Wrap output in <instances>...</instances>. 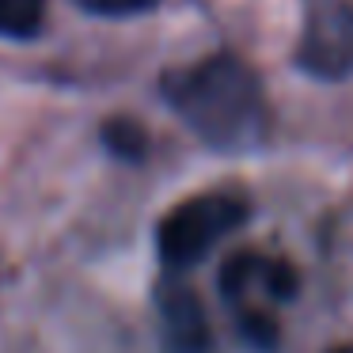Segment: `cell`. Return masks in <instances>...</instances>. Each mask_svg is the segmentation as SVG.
I'll list each match as a JSON object with an SVG mask.
<instances>
[{
    "instance_id": "obj_1",
    "label": "cell",
    "mask_w": 353,
    "mask_h": 353,
    "mask_svg": "<svg viewBox=\"0 0 353 353\" xmlns=\"http://www.w3.org/2000/svg\"><path fill=\"white\" fill-rule=\"evenodd\" d=\"M171 110L221 152H247L262 145L270 125L262 80L247 61L232 54H213L175 69L163 80Z\"/></svg>"
},
{
    "instance_id": "obj_2",
    "label": "cell",
    "mask_w": 353,
    "mask_h": 353,
    "mask_svg": "<svg viewBox=\"0 0 353 353\" xmlns=\"http://www.w3.org/2000/svg\"><path fill=\"white\" fill-rule=\"evenodd\" d=\"M247 221V201L239 194L216 190V194H198L175 205L156 228V247H160L163 266L190 270L201 262L228 232H236Z\"/></svg>"
},
{
    "instance_id": "obj_3",
    "label": "cell",
    "mask_w": 353,
    "mask_h": 353,
    "mask_svg": "<svg viewBox=\"0 0 353 353\" xmlns=\"http://www.w3.org/2000/svg\"><path fill=\"white\" fill-rule=\"evenodd\" d=\"M300 69L323 80L353 72V4L350 0H312L296 50Z\"/></svg>"
},
{
    "instance_id": "obj_4",
    "label": "cell",
    "mask_w": 353,
    "mask_h": 353,
    "mask_svg": "<svg viewBox=\"0 0 353 353\" xmlns=\"http://www.w3.org/2000/svg\"><path fill=\"white\" fill-rule=\"evenodd\" d=\"M156 307H160L163 353H213L209 315L190 285L163 281L160 296H156Z\"/></svg>"
},
{
    "instance_id": "obj_5",
    "label": "cell",
    "mask_w": 353,
    "mask_h": 353,
    "mask_svg": "<svg viewBox=\"0 0 353 353\" xmlns=\"http://www.w3.org/2000/svg\"><path fill=\"white\" fill-rule=\"evenodd\" d=\"M46 23V0H0V39H34Z\"/></svg>"
},
{
    "instance_id": "obj_6",
    "label": "cell",
    "mask_w": 353,
    "mask_h": 353,
    "mask_svg": "<svg viewBox=\"0 0 353 353\" xmlns=\"http://www.w3.org/2000/svg\"><path fill=\"white\" fill-rule=\"evenodd\" d=\"M103 141H107V148L114 156H122V160H141V156L148 152V133H145V125H137L133 118H110V122L103 125Z\"/></svg>"
},
{
    "instance_id": "obj_7",
    "label": "cell",
    "mask_w": 353,
    "mask_h": 353,
    "mask_svg": "<svg viewBox=\"0 0 353 353\" xmlns=\"http://www.w3.org/2000/svg\"><path fill=\"white\" fill-rule=\"evenodd\" d=\"M239 330H243V338L262 353H270L277 345V327H274V319L262 315V312H243L239 315Z\"/></svg>"
},
{
    "instance_id": "obj_8",
    "label": "cell",
    "mask_w": 353,
    "mask_h": 353,
    "mask_svg": "<svg viewBox=\"0 0 353 353\" xmlns=\"http://www.w3.org/2000/svg\"><path fill=\"white\" fill-rule=\"evenodd\" d=\"M80 4L95 16H137V12L156 8L160 0H80Z\"/></svg>"
},
{
    "instance_id": "obj_9",
    "label": "cell",
    "mask_w": 353,
    "mask_h": 353,
    "mask_svg": "<svg viewBox=\"0 0 353 353\" xmlns=\"http://www.w3.org/2000/svg\"><path fill=\"white\" fill-rule=\"evenodd\" d=\"M334 353H353V345H342V350H334Z\"/></svg>"
}]
</instances>
